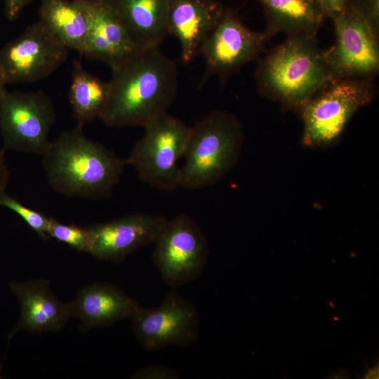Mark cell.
Listing matches in <instances>:
<instances>
[{"mask_svg":"<svg viewBox=\"0 0 379 379\" xmlns=\"http://www.w3.org/2000/svg\"><path fill=\"white\" fill-rule=\"evenodd\" d=\"M261 86L281 101L302 106L335 81L315 35H291L275 48L260 71Z\"/></svg>","mask_w":379,"mask_h":379,"instance_id":"obj_3","label":"cell"},{"mask_svg":"<svg viewBox=\"0 0 379 379\" xmlns=\"http://www.w3.org/2000/svg\"><path fill=\"white\" fill-rule=\"evenodd\" d=\"M131 320L139 343L147 351L170 345L187 347L199 338L198 311L175 290L167 293L158 307L140 305Z\"/></svg>","mask_w":379,"mask_h":379,"instance_id":"obj_10","label":"cell"},{"mask_svg":"<svg viewBox=\"0 0 379 379\" xmlns=\"http://www.w3.org/2000/svg\"><path fill=\"white\" fill-rule=\"evenodd\" d=\"M56 119L44 92L6 91L0 99V133L5 149L42 155Z\"/></svg>","mask_w":379,"mask_h":379,"instance_id":"obj_7","label":"cell"},{"mask_svg":"<svg viewBox=\"0 0 379 379\" xmlns=\"http://www.w3.org/2000/svg\"><path fill=\"white\" fill-rule=\"evenodd\" d=\"M9 180V171L6 164L4 149H0V195L6 192Z\"/></svg>","mask_w":379,"mask_h":379,"instance_id":"obj_27","label":"cell"},{"mask_svg":"<svg viewBox=\"0 0 379 379\" xmlns=\"http://www.w3.org/2000/svg\"><path fill=\"white\" fill-rule=\"evenodd\" d=\"M108 97V84L74 61L68 93L72 117L77 125L100 119Z\"/></svg>","mask_w":379,"mask_h":379,"instance_id":"obj_21","label":"cell"},{"mask_svg":"<svg viewBox=\"0 0 379 379\" xmlns=\"http://www.w3.org/2000/svg\"><path fill=\"white\" fill-rule=\"evenodd\" d=\"M378 31L379 27V0H357L352 4Z\"/></svg>","mask_w":379,"mask_h":379,"instance_id":"obj_25","label":"cell"},{"mask_svg":"<svg viewBox=\"0 0 379 379\" xmlns=\"http://www.w3.org/2000/svg\"><path fill=\"white\" fill-rule=\"evenodd\" d=\"M0 206L15 213L39 237L44 239H48L47 232L51 218L25 206L16 199L7 194L6 192L0 195Z\"/></svg>","mask_w":379,"mask_h":379,"instance_id":"obj_23","label":"cell"},{"mask_svg":"<svg viewBox=\"0 0 379 379\" xmlns=\"http://www.w3.org/2000/svg\"><path fill=\"white\" fill-rule=\"evenodd\" d=\"M190 127L168 112L145 126L126 164L131 166L142 182L159 190H173L180 185L179 159L183 157Z\"/></svg>","mask_w":379,"mask_h":379,"instance_id":"obj_5","label":"cell"},{"mask_svg":"<svg viewBox=\"0 0 379 379\" xmlns=\"http://www.w3.org/2000/svg\"><path fill=\"white\" fill-rule=\"evenodd\" d=\"M170 0H114L124 26L139 51L159 48L168 34Z\"/></svg>","mask_w":379,"mask_h":379,"instance_id":"obj_18","label":"cell"},{"mask_svg":"<svg viewBox=\"0 0 379 379\" xmlns=\"http://www.w3.org/2000/svg\"><path fill=\"white\" fill-rule=\"evenodd\" d=\"M132 378L140 379H175L179 378V374L175 370L163 366L149 365L135 373Z\"/></svg>","mask_w":379,"mask_h":379,"instance_id":"obj_24","label":"cell"},{"mask_svg":"<svg viewBox=\"0 0 379 379\" xmlns=\"http://www.w3.org/2000/svg\"><path fill=\"white\" fill-rule=\"evenodd\" d=\"M47 235L48 238L65 243L77 251L89 253L91 237L87 227L64 224L51 218Z\"/></svg>","mask_w":379,"mask_h":379,"instance_id":"obj_22","label":"cell"},{"mask_svg":"<svg viewBox=\"0 0 379 379\" xmlns=\"http://www.w3.org/2000/svg\"><path fill=\"white\" fill-rule=\"evenodd\" d=\"M336 41L324 52L335 80L376 71L379 66L378 31L352 4L332 18Z\"/></svg>","mask_w":379,"mask_h":379,"instance_id":"obj_11","label":"cell"},{"mask_svg":"<svg viewBox=\"0 0 379 379\" xmlns=\"http://www.w3.org/2000/svg\"><path fill=\"white\" fill-rule=\"evenodd\" d=\"M83 127L62 131L41 155L49 185L57 192L90 199L109 197L123 174L125 160L90 140Z\"/></svg>","mask_w":379,"mask_h":379,"instance_id":"obj_2","label":"cell"},{"mask_svg":"<svg viewBox=\"0 0 379 379\" xmlns=\"http://www.w3.org/2000/svg\"><path fill=\"white\" fill-rule=\"evenodd\" d=\"M68 51L38 20L0 49V69L6 84L36 82L58 69Z\"/></svg>","mask_w":379,"mask_h":379,"instance_id":"obj_9","label":"cell"},{"mask_svg":"<svg viewBox=\"0 0 379 379\" xmlns=\"http://www.w3.org/2000/svg\"><path fill=\"white\" fill-rule=\"evenodd\" d=\"M67 303L70 317L79 321L83 330L131 319L140 306L118 287L106 282L94 283L80 288L76 297Z\"/></svg>","mask_w":379,"mask_h":379,"instance_id":"obj_17","label":"cell"},{"mask_svg":"<svg viewBox=\"0 0 379 379\" xmlns=\"http://www.w3.org/2000/svg\"><path fill=\"white\" fill-rule=\"evenodd\" d=\"M83 10L88 26L84 55L111 69L140 51L133 43L114 0H73Z\"/></svg>","mask_w":379,"mask_h":379,"instance_id":"obj_13","label":"cell"},{"mask_svg":"<svg viewBox=\"0 0 379 379\" xmlns=\"http://www.w3.org/2000/svg\"><path fill=\"white\" fill-rule=\"evenodd\" d=\"M242 142V128L234 116L223 111L206 114L190 127L179 186L199 190L215 184L238 160Z\"/></svg>","mask_w":379,"mask_h":379,"instance_id":"obj_4","label":"cell"},{"mask_svg":"<svg viewBox=\"0 0 379 379\" xmlns=\"http://www.w3.org/2000/svg\"><path fill=\"white\" fill-rule=\"evenodd\" d=\"M223 13L216 0L169 1L168 33L178 40L183 62H190L200 54L205 39Z\"/></svg>","mask_w":379,"mask_h":379,"instance_id":"obj_16","label":"cell"},{"mask_svg":"<svg viewBox=\"0 0 379 379\" xmlns=\"http://www.w3.org/2000/svg\"><path fill=\"white\" fill-rule=\"evenodd\" d=\"M9 287L20 306V319L11 329L9 339L24 330L31 333L58 331L71 317L68 303L57 298L48 280L12 281Z\"/></svg>","mask_w":379,"mask_h":379,"instance_id":"obj_15","label":"cell"},{"mask_svg":"<svg viewBox=\"0 0 379 379\" xmlns=\"http://www.w3.org/2000/svg\"><path fill=\"white\" fill-rule=\"evenodd\" d=\"M268 35L249 29L230 13H223L201 51L211 73L225 74L253 60Z\"/></svg>","mask_w":379,"mask_h":379,"instance_id":"obj_14","label":"cell"},{"mask_svg":"<svg viewBox=\"0 0 379 379\" xmlns=\"http://www.w3.org/2000/svg\"><path fill=\"white\" fill-rule=\"evenodd\" d=\"M166 220L159 215L135 213L89 225L88 253L100 260L121 262L138 248L153 244Z\"/></svg>","mask_w":379,"mask_h":379,"instance_id":"obj_12","label":"cell"},{"mask_svg":"<svg viewBox=\"0 0 379 379\" xmlns=\"http://www.w3.org/2000/svg\"><path fill=\"white\" fill-rule=\"evenodd\" d=\"M314 1L321 7V8L322 9V11L324 13L325 15H326V4H325V1L324 0H314Z\"/></svg>","mask_w":379,"mask_h":379,"instance_id":"obj_30","label":"cell"},{"mask_svg":"<svg viewBox=\"0 0 379 379\" xmlns=\"http://www.w3.org/2000/svg\"><path fill=\"white\" fill-rule=\"evenodd\" d=\"M34 0H5V14L10 21L15 20L22 11Z\"/></svg>","mask_w":379,"mask_h":379,"instance_id":"obj_26","label":"cell"},{"mask_svg":"<svg viewBox=\"0 0 379 379\" xmlns=\"http://www.w3.org/2000/svg\"><path fill=\"white\" fill-rule=\"evenodd\" d=\"M258 1L268 16V36L277 32L315 35L326 16L314 0Z\"/></svg>","mask_w":379,"mask_h":379,"instance_id":"obj_20","label":"cell"},{"mask_svg":"<svg viewBox=\"0 0 379 379\" xmlns=\"http://www.w3.org/2000/svg\"><path fill=\"white\" fill-rule=\"evenodd\" d=\"M68 49L84 55L88 32L81 8L73 0H40L39 20Z\"/></svg>","mask_w":379,"mask_h":379,"instance_id":"obj_19","label":"cell"},{"mask_svg":"<svg viewBox=\"0 0 379 379\" xmlns=\"http://www.w3.org/2000/svg\"><path fill=\"white\" fill-rule=\"evenodd\" d=\"M101 120L109 127H144L168 112L178 89L175 62L159 48L140 51L111 69Z\"/></svg>","mask_w":379,"mask_h":379,"instance_id":"obj_1","label":"cell"},{"mask_svg":"<svg viewBox=\"0 0 379 379\" xmlns=\"http://www.w3.org/2000/svg\"><path fill=\"white\" fill-rule=\"evenodd\" d=\"M153 244V262L164 282L173 288L196 280L206 266L209 248L206 235L185 213L167 219Z\"/></svg>","mask_w":379,"mask_h":379,"instance_id":"obj_6","label":"cell"},{"mask_svg":"<svg viewBox=\"0 0 379 379\" xmlns=\"http://www.w3.org/2000/svg\"><path fill=\"white\" fill-rule=\"evenodd\" d=\"M303 105V140L308 145H324L335 140L354 114L372 98L366 81L340 79Z\"/></svg>","mask_w":379,"mask_h":379,"instance_id":"obj_8","label":"cell"},{"mask_svg":"<svg viewBox=\"0 0 379 379\" xmlns=\"http://www.w3.org/2000/svg\"><path fill=\"white\" fill-rule=\"evenodd\" d=\"M326 8V15L333 18L335 15L338 14L346 6L348 0H324Z\"/></svg>","mask_w":379,"mask_h":379,"instance_id":"obj_28","label":"cell"},{"mask_svg":"<svg viewBox=\"0 0 379 379\" xmlns=\"http://www.w3.org/2000/svg\"><path fill=\"white\" fill-rule=\"evenodd\" d=\"M6 81L4 80L3 74H2L1 71L0 69V99L1 98V97L4 95V94L6 91Z\"/></svg>","mask_w":379,"mask_h":379,"instance_id":"obj_29","label":"cell"}]
</instances>
